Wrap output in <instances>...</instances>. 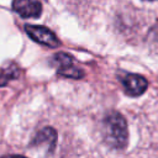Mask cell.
Instances as JSON below:
<instances>
[{"mask_svg":"<svg viewBox=\"0 0 158 158\" xmlns=\"http://www.w3.org/2000/svg\"><path fill=\"white\" fill-rule=\"evenodd\" d=\"M104 133L107 144L116 149H122L127 144L128 132L123 116L118 112H111L104 120Z\"/></svg>","mask_w":158,"mask_h":158,"instance_id":"cell-1","label":"cell"},{"mask_svg":"<svg viewBox=\"0 0 158 158\" xmlns=\"http://www.w3.org/2000/svg\"><path fill=\"white\" fill-rule=\"evenodd\" d=\"M52 63L57 68V73L62 77L72 78V79H81L84 77V72L75 65L74 58L64 52H58L53 56Z\"/></svg>","mask_w":158,"mask_h":158,"instance_id":"cell-2","label":"cell"},{"mask_svg":"<svg viewBox=\"0 0 158 158\" xmlns=\"http://www.w3.org/2000/svg\"><path fill=\"white\" fill-rule=\"evenodd\" d=\"M25 31L35 42H37L40 44H43L46 47L57 48L60 44V42L57 38V36L54 35V32H52L46 26L28 25L27 23V25H25Z\"/></svg>","mask_w":158,"mask_h":158,"instance_id":"cell-3","label":"cell"},{"mask_svg":"<svg viewBox=\"0 0 158 158\" xmlns=\"http://www.w3.org/2000/svg\"><path fill=\"white\" fill-rule=\"evenodd\" d=\"M121 83L125 88V93L130 96H139L148 86V81L144 77L135 73H126L121 78Z\"/></svg>","mask_w":158,"mask_h":158,"instance_id":"cell-4","label":"cell"},{"mask_svg":"<svg viewBox=\"0 0 158 158\" xmlns=\"http://www.w3.org/2000/svg\"><path fill=\"white\" fill-rule=\"evenodd\" d=\"M12 10L23 19H38L42 5L38 0H12Z\"/></svg>","mask_w":158,"mask_h":158,"instance_id":"cell-5","label":"cell"},{"mask_svg":"<svg viewBox=\"0 0 158 158\" xmlns=\"http://www.w3.org/2000/svg\"><path fill=\"white\" fill-rule=\"evenodd\" d=\"M57 142V132L52 127H44L41 131L36 133L32 142L30 143V147H42L46 146L47 152H52L56 147Z\"/></svg>","mask_w":158,"mask_h":158,"instance_id":"cell-6","label":"cell"},{"mask_svg":"<svg viewBox=\"0 0 158 158\" xmlns=\"http://www.w3.org/2000/svg\"><path fill=\"white\" fill-rule=\"evenodd\" d=\"M17 77H19V68L15 65H11L5 69H0V86L6 85L9 80L16 79Z\"/></svg>","mask_w":158,"mask_h":158,"instance_id":"cell-7","label":"cell"}]
</instances>
